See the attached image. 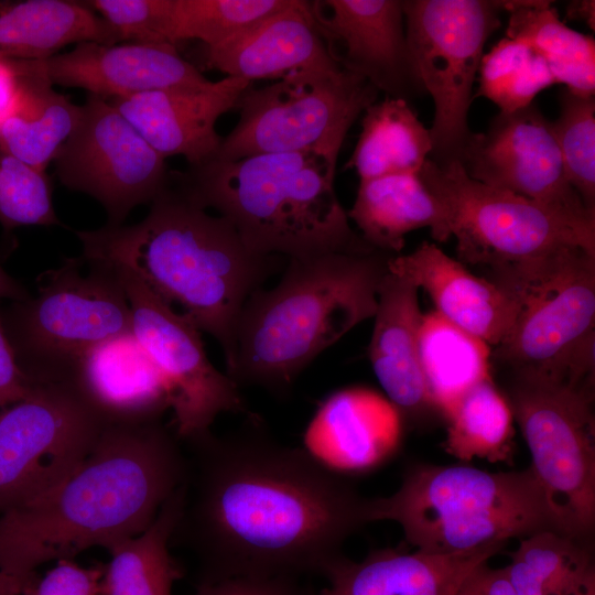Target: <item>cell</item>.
Here are the masks:
<instances>
[{
	"instance_id": "obj_1",
	"label": "cell",
	"mask_w": 595,
	"mask_h": 595,
	"mask_svg": "<svg viewBox=\"0 0 595 595\" xmlns=\"http://www.w3.org/2000/svg\"><path fill=\"white\" fill-rule=\"evenodd\" d=\"M250 428L208 431L186 447L180 513L171 544L191 551L203 584L232 577L322 573L367 523L360 497L304 447Z\"/></svg>"
},
{
	"instance_id": "obj_2",
	"label": "cell",
	"mask_w": 595,
	"mask_h": 595,
	"mask_svg": "<svg viewBox=\"0 0 595 595\" xmlns=\"http://www.w3.org/2000/svg\"><path fill=\"white\" fill-rule=\"evenodd\" d=\"M184 473L182 441L162 419L108 423L71 473L0 513V572L32 585L46 562L142 532Z\"/></svg>"
},
{
	"instance_id": "obj_3",
	"label": "cell",
	"mask_w": 595,
	"mask_h": 595,
	"mask_svg": "<svg viewBox=\"0 0 595 595\" xmlns=\"http://www.w3.org/2000/svg\"><path fill=\"white\" fill-rule=\"evenodd\" d=\"M75 234L80 257L127 269L162 301L183 306L226 364L245 303L279 268L278 256L251 250L226 219L170 185L139 223Z\"/></svg>"
},
{
	"instance_id": "obj_4",
	"label": "cell",
	"mask_w": 595,
	"mask_h": 595,
	"mask_svg": "<svg viewBox=\"0 0 595 595\" xmlns=\"http://www.w3.org/2000/svg\"><path fill=\"white\" fill-rule=\"evenodd\" d=\"M392 256L367 247L289 259L279 283L245 303L226 375L238 387L286 391L323 350L375 316Z\"/></svg>"
},
{
	"instance_id": "obj_5",
	"label": "cell",
	"mask_w": 595,
	"mask_h": 595,
	"mask_svg": "<svg viewBox=\"0 0 595 595\" xmlns=\"http://www.w3.org/2000/svg\"><path fill=\"white\" fill-rule=\"evenodd\" d=\"M337 156L316 149L214 159L176 173V188L214 209L261 255L291 259L371 247L351 229L336 195Z\"/></svg>"
},
{
	"instance_id": "obj_6",
	"label": "cell",
	"mask_w": 595,
	"mask_h": 595,
	"mask_svg": "<svg viewBox=\"0 0 595 595\" xmlns=\"http://www.w3.org/2000/svg\"><path fill=\"white\" fill-rule=\"evenodd\" d=\"M365 517L398 523L414 550L430 554L469 552L545 530L561 533L530 467L493 473L416 465L393 494L367 499Z\"/></svg>"
},
{
	"instance_id": "obj_7",
	"label": "cell",
	"mask_w": 595,
	"mask_h": 595,
	"mask_svg": "<svg viewBox=\"0 0 595 595\" xmlns=\"http://www.w3.org/2000/svg\"><path fill=\"white\" fill-rule=\"evenodd\" d=\"M489 281L518 305L509 334L491 356L511 372L594 386L595 253L570 249Z\"/></svg>"
},
{
	"instance_id": "obj_8",
	"label": "cell",
	"mask_w": 595,
	"mask_h": 595,
	"mask_svg": "<svg viewBox=\"0 0 595 595\" xmlns=\"http://www.w3.org/2000/svg\"><path fill=\"white\" fill-rule=\"evenodd\" d=\"M2 322L33 382L72 379L88 350L132 331L131 307L116 269L83 257L43 272L36 293L13 302Z\"/></svg>"
},
{
	"instance_id": "obj_9",
	"label": "cell",
	"mask_w": 595,
	"mask_h": 595,
	"mask_svg": "<svg viewBox=\"0 0 595 595\" xmlns=\"http://www.w3.org/2000/svg\"><path fill=\"white\" fill-rule=\"evenodd\" d=\"M418 175L441 206L461 261L490 277L570 249L595 253V226L482 184L458 162L428 159Z\"/></svg>"
},
{
	"instance_id": "obj_10",
	"label": "cell",
	"mask_w": 595,
	"mask_h": 595,
	"mask_svg": "<svg viewBox=\"0 0 595 595\" xmlns=\"http://www.w3.org/2000/svg\"><path fill=\"white\" fill-rule=\"evenodd\" d=\"M507 400L561 533L582 542L595 523L594 386L512 372Z\"/></svg>"
},
{
	"instance_id": "obj_11",
	"label": "cell",
	"mask_w": 595,
	"mask_h": 595,
	"mask_svg": "<svg viewBox=\"0 0 595 595\" xmlns=\"http://www.w3.org/2000/svg\"><path fill=\"white\" fill-rule=\"evenodd\" d=\"M379 90L339 64L298 71L258 89H246L239 120L223 137L216 160L235 161L304 150L339 153L347 131Z\"/></svg>"
},
{
	"instance_id": "obj_12",
	"label": "cell",
	"mask_w": 595,
	"mask_h": 595,
	"mask_svg": "<svg viewBox=\"0 0 595 595\" xmlns=\"http://www.w3.org/2000/svg\"><path fill=\"white\" fill-rule=\"evenodd\" d=\"M414 73L434 101L432 161L458 162L470 136L473 85L488 37L500 26L504 1H402Z\"/></svg>"
},
{
	"instance_id": "obj_13",
	"label": "cell",
	"mask_w": 595,
	"mask_h": 595,
	"mask_svg": "<svg viewBox=\"0 0 595 595\" xmlns=\"http://www.w3.org/2000/svg\"><path fill=\"white\" fill-rule=\"evenodd\" d=\"M110 423L72 380L34 382L0 408V513L48 489Z\"/></svg>"
},
{
	"instance_id": "obj_14",
	"label": "cell",
	"mask_w": 595,
	"mask_h": 595,
	"mask_svg": "<svg viewBox=\"0 0 595 595\" xmlns=\"http://www.w3.org/2000/svg\"><path fill=\"white\" fill-rule=\"evenodd\" d=\"M113 268L131 307L132 332L166 385L177 437L186 441L207 433L221 413L252 415L239 387L210 363L195 324L130 271Z\"/></svg>"
},
{
	"instance_id": "obj_15",
	"label": "cell",
	"mask_w": 595,
	"mask_h": 595,
	"mask_svg": "<svg viewBox=\"0 0 595 595\" xmlns=\"http://www.w3.org/2000/svg\"><path fill=\"white\" fill-rule=\"evenodd\" d=\"M53 162L60 182L99 202L110 226L122 225L134 207L151 204L170 185L165 159L109 99L94 94Z\"/></svg>"
},
{
	"instance_id": "obj_16",
	"label": "cell",
	"mask_w": 595,
	"mask_h": 595,
	"mask_svg": "<svg viewBox=\"0 0 595 595\" xmlns=\"http://www.w3.org/2000/svg\"><path fill=\"white\" fill-rule=\"evenodd\" d=\"M458 163L482 184L595 226V212L586 208L569 182L553 123L534 104L499 112L485 132H472Z\"/></svg>"
},
{
	"instance_id": "obj_17",
	"label": "cell",
	"mask_w": 595,
	"mask_h": 595,
	"mask_svg": "<svg viewBox=\"0 0 595 595\" xmlns=\"http://www.w3.org/2000/svg\"><path fill=\"white\" fill-rule=\"evenodd\" d=\"M316 25L328 51L346 71L388 97L424 91L408 51L400 0L312 1Z\"/></svg>"
},
{
	"instance_id": "obj_18",
	"label": "cell",
	"mask_w": 595,
	"mask_h": 595,
	"mask_svg": "<svg viewBox=\"0 0 595 595\" xmlns=\"http://www.w3.org/2000/svg\"><path fill=\"white\" fill-rule=\"evenodd\" d=\"M250 85L224 76L199 88L159 89L109 101L164 159L180 155L195 167L216 158L223 140L216 123Z\"/></svg>"
},
{
	"instance_id": "obj_19",
	"label": "cell",
	"mask_w": 595,
	"mask_h": 595,
	"mask_svg": "<svg viewBox=\"0 0 595 595\" xmlns=\"http://www.w3.org/2000/svg\"><path fill=\"white\" fill-rule=\"evenodd\" d=\"M36 62L52 85L83 88L107 99L167 88H199L212 82L170 44L86 42Z\"/></svg>"
},
{
	"instance_id": "obj_20",
	"label": "cell",
	"mask_w": 595,
	"mask_h": 595,
	"mask_svg": "<svg viewBox=\"0 0 595 595\" xmlns=\"http://www.w3.org/2000/svg\"><path fill=\"white\" fill-rule=\"evenodd\" d=\"M388 269L424 289L441 316L489 346L502 343L515 323L518 305L506 290L474 275L434 244L392 256Z\"/></svg>"
},
{
	"instance_id": "obj_21",
	"label": "cell",
	"mask_w": 595,
	"mask_h": 595,
	"mask_svg": "<svg viewBox=\"0 0 595 595\" xmlns=\"http://www.w3.org/2000/svg\"><path fill=\"white\" fill-rule=\"evenodd\" d=\"M337 64L318 31L311 2L301 0H290L231 39L204 50L207 68L250 83Z\"/></svg>"
},
{
	"instance_id": "obj_22",
	"label": "cell",
	"mask_w": 595,
	"mask_h": 595,
	"mask_svg": "<svg viewBox=\"0 0 595 595\" xmlns=\"http://www.w3.org/2000/svg\"><path fill=\"white\" fill-rule=\"evenodd\" d=\"M402 418L378 392L354 387L331 394L305 432V450L340 474L369 469L392 454Z\"/></svg>"
},
{
	"instance_id": "obj_23",
	"label": "cell",
	"mask_w": 595,
	"mask_h": 595,
	"mask_svg": "<svg viewBox=\"0 0 595 595\" xmlns=\"http://www.w3.org/2000/svg\"><path fill=\"white\" fill-rule=\"evenodd\" d=\"M419 288L388 271L378 292L369 359L387 399L401 418L420 420L439 412L428 389L419 354L423 314Z\"/></svg>"
},
{
	"instance_id": "obj_24",
	"label": "cell",
	"mask_w": 595,
	"mask_h": 595,
	"mask_svg": "<svg viewBox=\"0 0 595 595\" xmlns=\"http://www.w3.org/2000/svg\"><path fill=\"white\" fill-rule=\"evenodd\" d=\"M504 545L455 554L389 548L361 561L343 555L326 571L328 586L317 595H454L470 572Z\"/></svg>"
},
{
	"instance_id": "obj_25",
	"label": "cell",
	"mask_w": 595,
	"mask_h": 595,
	"mask_svg": "<svg viewBox=\"0 0 595 595\" xmlns=\"http://www.w3.org/2000/svg\"><path fill=\"white\" fill-rule=\"evenodd\" d=\"M72 380L110 423L159 420L170 410L166 385L132 331L88 350Z\"/></svg>"
},
{
	"instance_id": "obj_26",
	"label": "cell",
	"mask_w": 595,
	"mask_h": 595,
	"mask_svg": "<svg viewBox=\"0 0 595 595\" xmlns=\"http://www.w3.org/2000/svg\"><path fill=\"white\" fill-rule=\"evenodd\" d=\"M118 44L112 26L84 2L26 0L0 2V56L45 61L71 44Z\"/></svg>"
},
{
	"instance_id": "obj_27",
	"label": "cell",
	"mask_w": 595,
	"mask_h": 595,
	"mask_svg": "<svg viewBox=\"0 0 595 595\" xmlns=\"http://www.w3.org/2000/svg\"><path fill=\"white\" fill-rule=\"evenodd\" d=\"M347 216L368 245L389 255H399L405 236L419 228H429L440 242L451 237L441 206L418 174L359 181Z\"/></svg>"
},
{
	"instance_id": "obj_28",
	"label": "cell",
	"mask_w": 595,
	"mask_h": 595,
	"mask_svg": "<svg viewBox=\"0 0 595 595\" xmlns=\"http://www.w3.org/2000/svg\"><path fill=\"white\" fill-rule=\"evenodd\" d=\"M18 62L22 72L21 94L14 110L0 126V148L46 171L76 128L82 106L57 93L36 61Z\"/></svg>"
},
{
	"instance_id": "obj_29",
	"label": "cell",
	"mask_w": 595,
	"mask_h": 595,
	"mask_svg": "<svg viewBox=\"0 0 595 595\" xmlns=\"http://www.w3.org/2000/svg\"><path fill=\"white\" fill-rule=\"evenodd\" d=\"M361 132L346 167L359 181L419 174L432 152V138L408 100L386 97L364 111Z\"/></svg>"
},
{
	"instance_id": "obj_30",
	"label": "cell",
	"mask_w": 595,
	"mask_h": 595,
	"mask_svg": "<svg viewBox=\"0 0 595 595\" xmlns=\"http://www.w3.org/2000/svg\"><path fill=\"white\" fill-rule=\"evenodd\" d=\"M181 501L180 486L147 529L107 549L110 558L104 564L100 595H172L181 575L170 554Z\"/></svg>"
},
{
	"instance_id": "obj_31",
	"label": "cell",
	"mask_w": 595,
	"mask_h": 595,
	"mask_svg": "<svg viewBox=\"0 0 595 595\" xmlns=\"http://www.w3.org/2000/svg\"><path fill=\"white\" fill-rule=\"evenodd\" d=\"M551 1H504L509 12L507 37L530 45L547 63L556 84L594 97L595 42L559 19Z\"/></svg>"
},
{
	"instance_id": "obj_32",
	"label": "cell",
	"mask_w": 595,
	"mask_h": 595,
	"mask_svg": "<svg viewBox=\"0 0 595 595\" xmlns=\"http://www.w3.org/2000/svg\"><path fill=\"white\" fill-rule=\"evenodd\" d=\"M419 354L429 392L444 418L468 390L491 379L490 346L436 311L422 316Z\"/></svg>"
},
{
	"instance_id": "obj_33",
	"label": "cell",
	"mask_w": 595,
	"mask_h": 595,
	"mask_svg": "<svg viewBox=\"0 0 595 595\" xmlns=\"http://www.w3.org/2000/svg\"><path fill=\"white\" fill-rule=\"evenodd\" d=\"M446 453L462 462L480 458L511 463L513 458V414L507 398L491 379L468 390L445 416Z\"/></svg>"
},
{
	"instance_id": "obj_34",
	"label": "cell",
	"mask_w": 595,
	"mask_h": 595,
	"mask_svg": "<svg viewBox=\"0 0 595 595\" xmlns=\"http://www.w3.org/2000/svg\"><path fill=\"white\" fill-rule=\"evenodd\" d=\"M510 556L520 562L540 595H585L595 588L591 553L571 537L540 531L522 538Z\"/></svg>"
},
{
	"instance_id": "obj_35",
	"label": "cell",
	"mask_w": 595,
	"mask_h": 595,
	"mask_svg": "<svg viewBox=\"0 0 595 595\" xmlns=\"http://www.w3.org/2000/svg\"><path fill=\"white\" fill-rule=\"evenodd\" d=\"M478 72L479 87L474 97L491 100L500 112L528 107L541 90L556 84L544 60L530 45L509 37L483 55Z\"/></svg>"
},
{
	"instance_id": "obj_36",
	"label": "cell",
	"mask_w": 595,
	"mask_h": 595,
	"mask_svg": "<svg viewBox=\"0 0 595 595\" xmlns=\"http://www.w3.org/2000/svg\"><path fill=\"white\" fill-rule=\"evenodd\" d=\"M290 0H173L170 42L198 40L216 46L268 15Z\"/></svg>"
},
{
	"instance_id": "obj_37",
	"label": "cell",
	"mask_w": 595,
	"mask_h": 595,
	"mask_svg": "<svg viewBox=\"0 0 595 595\" xmlns=\"http://www.w3.org/2000/svg\"><path fill=\"white\" fill-rule=\"evenodd\" d=\"M559 101L552 123L565 172L586 208L595 212V100L564 88Z\"/></svg>"
},
{
	"instance_id": "obj_38",
	"label": "cell",
	"mask_w": 595,
	"mask_h": 595,
	"mask_svg": "<svg viewBox=\"0 0 595 595\" xmlns=\"http://www.w3.org/2000/svg\"><path fill=\"white\" fill-rule=\"evenodd\" d=\"M52 194V181L46 171L0 148V224L3 228L61 225Z\"/></svg>"
},
{
	"instance_id": "obj_39",
	"label": "cell",
	"mask_w": 595,
	"mask_h": 595,
	"mask_svg": "<svg viewBox=\"0 0 595 595\" xmlns=\"http://www.w3.org/2000/svg\"><path fill=\"white\" fill-rule=\"evenodd\" d=\"M84 3L112 26L120 41L173 45L170 42L173 0H89Z\"/></svg>"
},
{
	"instance_id": "obj_40",
	"label": "cell",
	"mask_w": 595,
	"mask_h": 595,
	"mask_svg": "<svg viewBox=\"0 0 595 595\" xmlns=\"http://www.w3.org/2000/svg\"><path fill=\"white\" fill-rule=\"evenodd\" d=\"M104 565L82 566L72 559L60 560L23 595H100Z\"/></svg>"
},
{
	"instance_id": "obj_41",
	"label": "cell",
	"mask_w": 595,
	"mask_h": 595,
	"mask_svg": "<svg viewBox=\"0 0 595 595\" xmlns=\"http://www.w3.org/2000/svg\"><path fill=\"white\" fill-rule=\"evenodd\" d=\"M195 595H305L290 577H232L202 584Z\"/></svg>"
},
{
	"instance_id": "obj_42",
	"label": "cell",
	"mask_w": 595,
	"mask_h": 595,
	"mask_svg": "<svg viewBox=\"0 0 595 595\" xmlns=\"http://www.w3.org/2000/svg\"><path fill=\"white\" fill-rule=\"evenodd\" d=\"M33 385L18 361L0 315V408L23 399Z\"/></svg>"
},
{
	"instance_id": "obj_43",
	"label": "cell",
	"mask_w": 595,
	"mask_h": 595,
	"mask_svg": "<svg viewBox=\"0 0 595 595\" xmlns=\"http://www.w3.org/2000/svg\"><path fill=\"white\" fill-rule=\"evenodd\" d=\"M21 87L22 72L19 62L0 56V126L14 110Z\"/></svg>"
},
{
	"instance_id": "obj_44",
	"label": "cell",
	"mask_w": 595,
	"mask_h": 595,
	"mask_svg": "<svg viewBox=\"0 0 595 595\" xmlns=\"http://www.w3.org/2000/svg\"><path fill=\"white\" fill-rule=\"evenodd\" d=\"M466 581L477 595H517L505 569H491L487 562L475 567Z\"/></svg>"
},
{
	"instance_id": "obj_45",
	"label": "cell",
	"mask_w": 595,
	"mask_h": 595,
	"mask_svg": "<svg viewBox=\"0 0 595 595\" xmlns=\"http://www.w3.org/2000/svg\"><path fill=\"white\" fill-rule=\"evenodd\" d=\"M29 296L26 290L11 278L0 266V300L8 299L12 302L24 300Z\"/></svg>"
},
{
	"instance_id": "obj_46",
	"label": "cell",
	"mask_w": 595,
	"mask_h": 595,
	"mask_svg": "<svg viewBox=\"0 0 595 595\" xmlns=\"http://www.w3.org/2000/svg\"><path fill=\"white\" fill-rule=\"evenodd\" d=\"M594 1H572L567 6V17L583 20L594 29Z\"/></svg>"
},
{
	"instance_id": "obj_47",
	"label": "cell",
	"mask_w": 595,
	"mask_h": 595,
	"mask_svg": "<svg viewBox=\"0 0 595 595\" xmlns=\"http://www.w3.org/2000/svg\"><path fill=\"white\" fill-rule=\"evenodd\" d=\"M31 585L0 572V595H23Z\"/></svg>"
},
{
	"instance_id": "obj_48",
	"label": "cell",
	"mask_w": 595,
	"mask_h": 595,
	"mask_svg": "<svg viewBox=\"0 0 595 595\" xmlns=\"http://www.w3.org/2000/svg\"><path fill=\"white\" fill-rule=\"evenodd\" d=\"M466 578L454 595H477L470 587V585L467 583Z\"/></svg>"
},
{
	"instance_id": "obj_49",
	"label": "cell",
	"mask_w": 595,
	"mask_h": 595,
	"mask_svg": "<svg viewBox=\"0 0 595 595\" xmlns=\"http://www.w3.org/2000/svg\"><path fill=\"white\" fill-rule=\"evenodd\" d=\"M585 595H595V588L591 589V591L587 592Z\"/></svg>"
}]
</instances>
